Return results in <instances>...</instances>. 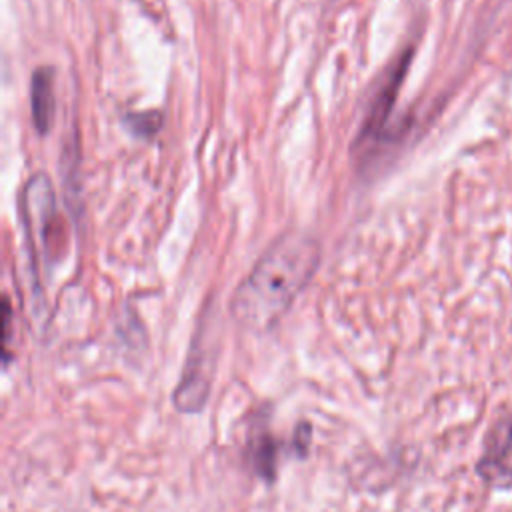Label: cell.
Segmentation results:
<instances>
[{
    "instance_id": "3",
    "label": "cell",
    "mask_w": 512,
    "mask_h": 512,
    "mask_svg": "<svg viewBox=\"0 0 512 512\" xmlns=\"http://www.w3.org/2000/svg\"><path fill=\"white\" fill-rule=\"evenodd\" d=\"M30 110L34 126L40 134L50 132L56 112L54 74L48 68H38L30 80Z\"/></svg>"
},
{
    "instance_id": "2",
    "label": "cell",
    "mask_w": 512,
    "mask_h": 512,
    "mask_svg": "<svg viewBox=\"0 0 512 512\" xmlns=\"http://www.w3.org/2000/svg\"><path fill=\"white\" fill-rule=\"evenodd\" d=\"M512 448V418H500L486 436V450L478 462V472L498 488L512 486V468L504 464Z\"/></svg>"
},
{
    "instance_id": "1",
    "label": "cell",
    "mask_w": 512,
    "mask_h": 512,
    "mask_svg": "<svg viewBox=\"0 0 512 512\" xmlns=\"http://www.w3.org/2000/svg\"><path fill=\"white\" fill-rule=\"evenodd\" d=\"M320 260L318 242L306 232H284L238 284L230 310L252 330H268L290 308Z\"/></svg>"
},
{
    "instance_id": "4",
    "label": "cell",
    "mask_w": 512,
    "mask_h": 512,
    "mask_svg": "<svg viewBox=\"0 0 512 512\" xmlns=\"http://www.w3.org/2000/svg\"><path fill=\"white\" fill-rule=\"evenodd\" d=\"M146 118H148V114H136V116L128 118L130 126L134 128V132L140 134V136H148V134H152L158 128V120L156 118L154 120H146Z\"/></svg>"
}]
</instances>
